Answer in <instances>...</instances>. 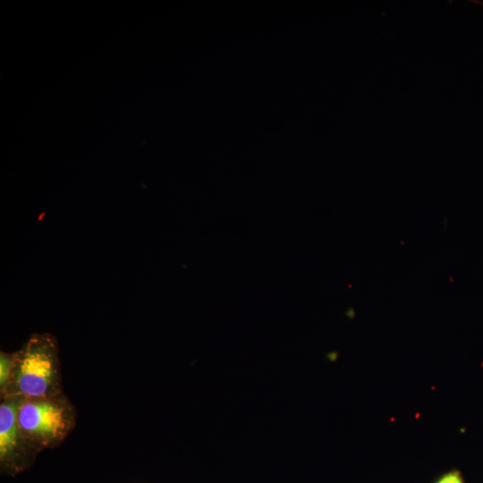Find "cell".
I'll return each mask as SVG.
<instances>
[{
	"label": "cell",
	"mask_w": 483,
	"mask_h": 483,
	"mask_svg": "<svg viewBox=\"0 0 483 483\" xmlns=\"http://www.w3.org/2000/svg\"><path fill=\"white\" fill-rule=\"evenodd\" d=\"M62 394L58 347L49 334H34L15 352L4 398L34 399Z\"/></svg>",
	"instance_id": "6da1fadb"
},
{
	"label": "cell",
	"mask_w": 483,
	"mask_h": 483,
	"mask_svg": "<svg viewBox=\"0 0 483 483\" xmlns=\"http://www.w3.org/2000/svg\"><path fill=\"white\" fill-rule=\"evenodd\" d=\"M75 420L74 408L62 394L23 399L18 410L21 431L36 451L62 443L75 426Z\"/></svg>",
	"instance_id": "7a4b0ae2"
},
{
	"label": "cell",
	"mask_w": 483,
	"mask_h": 483,
	"mask_svg": "<svg viewBox=\"0 0 483 483\" xmlns=\"http://www.w3.org/2000/svg\"><path fill=\"white\" fill-rule=\"evenodd\" d=\"M0 404V462L5 466H19L36 450L24 436L18 421V410L23 399L4 398Z\"/></svg>",
	"instance_id": "3957f363"
},
{
	"label": "cell",
	"mask_w": 483,
	"mask_h": 483,
	"mask_svg": "<svg viewBox=\"0 0 483 483\" xmlns=\"http://www.w3.org/2000/svg\"><path fill=\"white\" fill-rule=\"evenodd\" d=\"M15 352H0V394H2L8 384L14 363Z\"/></svg>",
	"instance_id": "277c9868"
},
{
	"label": "cell",
	"mask_w": 483,
	"mask_h": 483,
	"mask_svg": "<svg viewBox=\"0 0 483 483\" xmlns=\"http://www.w3.org/2000/svg\"><path fill=\"white\" fill-rule=\"evenodd\" d=\"M434 483H464V481L460 471L453 470L442 474Z\"/></svg>",
	"instance_id": "5b68a950"
}]
</instances>
